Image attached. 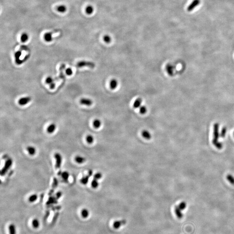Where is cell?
Segmentation results:
<instances>
[{"label": "cell", "mask_w": 234, "mask_h": 234, "mask_svg": "<svg viewBox=\"0 0 234 234\" xmlns=\"http://www.w3.org/2000/svg\"><path fill=\"white\" fill-rule=\"evenodd\" d=\"M142 102V99L141 98H138L134 101L133 104V107L134 109H138L140 108Z\"/></svg>", "instance_id": "ac0fdd59"}, {"label": "cell", "mask_w": 234, "mask_h": 234, "mask_svg": "<svg viewBox=\"0 0 234 234\" xmlns=\"http://www.w3.org/2000/svg\"><path fill=\"white\" fill-rule=\"evenodd\" d=\"M61 177L64 180L67 181L69 177V174L67 171L63 172L61 173Z\"/></svg>", "instance_id": "83f0119b"}, {"label": "cell", "mask_w": 234, "mask_h": 234, "mask_svg": "<svg viewBox=\"0 0 234 234\" xmlns=\"http://www.w3.org/2000/svg\"><path fill=\"white\" fill-rule=\"evenodd\" d=\"M75 160L78 164H82L85 162L86 159L81 156H76L75 157Z\"/></svg>", "instance_id": "d6986e66"}, {"label": "cell", "mask_w": 234, "mask_h": 234, "mask_svg": "<svg viewBox=\"0 0 234 234\" xmlns=\"http://www.w3.org/2000/svg\"><path fill=\"white\" fill-rule=\"evenodd\" d=\"M26 150L28 152L29 154L31 156H34L36 154V149L34 147L29 146L26 148Z\"/></svg>", "instance_id": "9a60e30c"}, {"label": "cell", "mask_w": 234, "mask_h": 234, "mask_svg": "<svg viewBox=\"0 0 234 234\" xmlns=\"http://www.w3.org/2000/svg\"><path fill=\"white\" fill-rule=\"evenodd\" d=\"M54 82V79L52 78L50 76L48 77L46 79V83L47 84L49 85L51 89H53L55 87V83Z\"/></svg>", "instance_id": "ba28073f"}, {"label": "cell", "mask_w": 234, "mask_h": 234, "mask_svg": "<svg viewBox=\"0 0 234 234\" xmlns=\"http://www.w3.org/2000/svg\"><path fill=\"white\" fill-rule=\"evenodd\" d=\"M32 225L34 228H39L40 226L39 221L37 219H35L32 221Z\"/></svg>", "instance_id": "1f68e13d"}, {"label": "cell", "mask_w": 234, "mask_h": 234, "mask_svg": "<svg viewBox=\"0 0 234 234\" xmlns=\"http://www.w3.org/2000/svg\"><path fill=\"white\" fill-rule=\"evenodd\" d=\"M178 207H179V208L181 210H183L186 208V204L185 202H182L180 203Z\"/></svg>", "instance_id": "8d00e7d4"}, {"label": "cell", "mask_w": 234, "mask_h": 234, "mask_svg": "<svg viewBox=\"0 0 234 234\" xmlns=\"http://www.w3.org/2000/svg\"><path fill=\"white\" fill-rule=\"evenodd\" d=\"M142 136L146 139L150 140L151 138V134L147 130H143L142 132Z\"/></svg>", "instance_id": "e0dca14e"}, {"label": "cell", "mask_w": 234, "mask_h": 234, "mask_svg": "<svg viewBox=\"0 0 234 234\" xmlns=\"http://www.w3.org/2000/svg\"><path fill=\"white\" fill-rule=\"evenodd\" d=\"M88 174H89V175H89V177H91V176H92V175L93 172H92V171L91 170H89V171Z\"/></svg>", "instance_id": "7bdbcfd3"}, {"label": "cell", "mask_w": 234, "mask_h": 234, "mask_svg": "<svg viewBox=\"0 0 234 234\" xmlns=\"http://www.w3.org/2000/svg\"><path fill=\"white\" fill-rule=\"evenodd\" d=\"M212 143L215 146L219 149H221L223 148V144L221 142H219L218 140H212Z\"/></svg>", "instance_id": "d4e9b609"}, {"label": "cell", "mask_w": 234, "mask_h": 234, "mask_svg": "<svg viewBox=\"0 0 234 234\" xmlns=\"http://www.w3.org/2000/svg\"><path fill=\"white\" fill-rule=\"evenodd\" d=\"M103 40L105 42L107 43H109L111 42V38L109 35H105L103 37Z\"/></svg>", "instance_id": "d590c367"}, {"label": "cell", "mask_w": 234, "mask_h": 234, "mask_svg": "<svg viewBox=\"0 0 234 234\" xmlns=\"http://www.w3.org/2000/svg\"><path fill=\"white\" fill-rule=\"evenodd\" d=\"M98 180L94 179L92 181L91 183V185L93 188L96 189L98 187V186H99V183H98Z\"/></svg>", "instance_id": "d6a6232c"}, {"label": "cell", "mask_w": 234, "mask_h": 234, "mask_svg": "<svg viewBox=\"0 0 234 234\" xmlns=\"http://www.w3.org/2000/svg\"><path fill=\"white\" fill-rule=\"evenodd\" d=\"M66 65L64 64H62L60 66V75L59 76H58L57 78L59 80L60 79H63L65 78V75L64 74V70L65 69Z\"/></svg>", "instance_id": "30bf717a"}, {"label": "cell", "mask_w": 234, "mask_h": 234, "mask_svg": "<svg viewBox=\"0 0 234 234\" xmlns=\"http://www.w3.org/2000/svg\"><path fill=\"white\" fill-rule=\"evenodd\" d=\"M94 8L93 6L91 5H88L85 8V12L86 14L88 15H91L94 12Z\"/></svg>", "instance_id": "ffe728a7"}, {"label": "cell", "mask_w": 234, "mask_h": 234, "mask_svg": "<svg viewBox=\"0 0 234 234\" xmlns=\"http://www.w3.org/2000/svg\"><path fill=\"white\" fill-rule=\"evenodd\" d=\"M57 11L60 13H64L67 11V7L64 4H61L57 6Z\"/></svg>", "instance_id": "4fadbf2b"}, {"label": "cell", "mask_w": 234, "mask_h": 234, "mask_svg": "<svg viewBox=\"0 0 234 234\" xmlns=\"http://www.w3.org/2000/svg\"><path fill=\"white\" fill-rule=\"evenodd\" d=\"M95 65L94 63L90 61H81L77 63V66L79 68L83 67H88L90 68H94Z\"/></svg>", "instance_id": "6da1fadb"}, {"label": "cell", "mask_w": 234, "mask_h": 234, "mask_svg": "<svg viewBox=\"0 0 234 234\" xmlns=\"http://www.w3.org/2000/svg\"><path fill=\"white\" fill-rule=\"evenodd\" d=\"M118 85V82L116 79H112L109 83L110 88L112 90H114L116 89Z\"/></svg>", "instance_id": "7c38bea8"}, {"label": "cell", "mask_w": 234, "mask_h": 234, "mask_svg": "<svg viewBox=\"0 0 234 234\" xmlns=\"http://www.w3.org/2000/svg\"><path fill=\"white\" fill-rule=\"evenodd\" d=\"M219 137V125L218 124H214L213 129V140H218Z\"/></svg>", "instance_id": "5b68a950"}, {"label": "cell", "mask_w": 234, "mask_h": 234, "mask_svg": "<svg viewBox=\"0 0 234 234\" xmlns=\"http://www.w3.org/2000/svg\"><path fill=\"white\" fill-rule=\"evenodd\" d=\"M227 179L228 182L232 185H234V177L230 174H228L227 176Z\"/></svg>", "instance_id": "836d02e7"}, {"label": "cell", "mask_w": 234, "mask_h": 234, "mask_svg": "<svg viewBox=\"0 0 234 234\" xmlns=\"http://www.w3.org/2000/svg\"><path fill=\"white\" fill-rule=\"evenodd\" d=\"M62 192H58L56 194V198L57 199H60V197L62 196Z\"/></svg>", "instance_id": "b9f144b4"}, {"label": "cell", "mask_w": 234, "mask_h": 234, "mask_svg": "<svg viewBox=\"0 0 234 234\" xmlns=\"http://www.w3.org/2000/svg\"><path fill=\"white\" fill-rule=\"evenodd\" d=\"M12 164V160L11 159H8L7 160L6 163H5V165L4 166V167H3V169L2 170L1 172V174L2 175H4L6 174V172L8 171L9 169L10 168Z\"/></svg>", "instance_id": "277c9868"}, {"label": "cell", "mask_w": 234, "mask_h": 234, "mask_svg": "<svg viewBox=\"0 0 234 234\" xmlns=\"http://www.w3.org/2000/svg\"><path fill=\"white\" fill-rule=\"evenodd\" d=\"M81 215L83 218L86 219L88 217L89 215V210L87 209L84 208L81 211Z\"/></svg>", "instance_id": "4316f807"}, {"label": "cell", "mask_w": 234, "mask_h": 234, "mask_svg": "<svg viewBox=\"0 0 234 234\" xmlns=\"http://www.w3.org/2000/svg\"><path fill=\"white\" fill-rule=\"evenodd\" d=\"M29 35L26 33H23L20 36V40L22 43H25L29 40Z\"/></svg>", "instance_id": "44dd1931"}, {"label": "cell", "mask_w": 234, "mask_h": 234, "mask_svg": "<svg viewBox=\"0 0 234 234\" xmlns=\"http://www.w3.org/2000/svg\"><path fill=\"white\" fill-rule=\"evenodd\" d=\"M102 175L101 173H97L96 174H94V179L98 180L101 179L102 178Z\"/></svg>", "instance_id": "f35d334b"}, {"label": "cell", "mask_w": 234, "mask_h": 234, "mask_svg": "<svg viewBox=\"0 0 234 234\" xmlns=\"http://www.w3.org/2000/svg\"><path fill=\"white\" fill-rule=\"evenodd\" d=\"M89 177H90L89 176V175L86 176L85 177H83L81 179V180H80L81 183H82L83 185H86L88 183V182H89Z\"/></svg>", "instance_id": "f546056e"}, {"label": "cell", "mask_w": 234, "mask_h": 234, "mask_svg": "<svg viewBox=\"0 0 234 234\" xmlns=\"http://www.w3.org/2000/svg\"><path fill=\"white\" fill-rule=\"evenodd\" d=\"M54 158L56 159V167L60 168L62 162V157L60 153H57L54 154Z\"/></svg>", "instance_id": "3957f363"}, {"label": "cell", "mask_w": 234, "mask_h": 234, "mask_svg": "<svg viewBox=\"0 0 234 234\" xmlns=\"http://www.w3.org/2000/svg\"><path fill=\"white\" fill-rule=\"evenodd\" d=\"M43 38L46 42H50L53 40V34L51 32H47L44 34Z\"/></svg>", "instance_id": "8fae6325"}, {"label": "cell", "mask_w": 234, "mask_h": 234, "mask_svg": "<svg viewBox=\"0 0 234 234\" xmlns=\"http://www.w3.org/2000/svg\"><path fill=\"white\" fill-rule=\"evenodd\" d=\"M80 102L82 105L86 106H91L92 105L93 102L92 100L86 98H82L80 101Z\"/></svg>", "instance_id": "9c48e42d"}, {"label": "cell", "mask_w": 234, "mask_h": 234, "mask_svg": "<svg viewBox=\"0 0 234 234\" xmlns=\"http://www.w3.org/2000/svg\"><path fill=\"white\" fill-rule=\"evenodd\" d=\"M200 2V0H193L191 4L188 6L187 8V11H191L196 6L199 5Z\"/></svg>", "instance_id": "52a82bcc"}, {"label": "cell", "mask_w": 234, "mask_h": 234, "mask_svg": "<svg viewBox=\"0 0 234 234\" xmlns=\"http://www.w3.org/2000/svg\"><path fill=\"white\" fill-rule=\"evenodd\" d=\"M166 71L167 72V73L170 75H173V66H172L171 64H167L166 67Z\"/></svg>", "instance_id": "7402d4cb"}, {"label": "cell", "mask_w": 234, "mask_h": 234, "mask_svg": "<svg viewBox=\"0 0 234 234\" xmlns=\"http://www.w3.org/2000/svg\"><path fill=\"white\" fill-rule=\"evenodd\" d=\"M175 211L177 217L179 219H181L183 216V213L181 212V210L178 206H176L175 208Z\"/></svg>", "instance_id": "cb8c5ba5"}, {"label": "cell", "mask_w": 234, "mask_h": 234, "mask_svg": "<svg viewBox=\"0 0 234 234\" xmlns=\"http://www.w3.org/2000/svg\"></svg>", "instance_id": "ee69618b"}, {"label": "cell", "mask_w": 234, "mask_h": 234, "mask_svg": "<svg viewBox=\"0 0 234 234\" xmlns=\"http://www.w3.org/2000/svg\"><path fill=\"white\" fill-rule=\"evenodd\" d=\"M56 129V125L54 124H51L47 128V132L49 134L53 133Z\"/></svg>", "instance_id": "2e32d148"}, {"label": "cell", "mask_w": 234, "mask_h": 234, "mask_svg": "<svg viewBox=\"0 0 234 234\" xmlns=\"http://www.w3.org/2000/svg\"><path fill=\"white\" fill-rule=\"evenodd\" d=\"M37 198H38V196L37 194H33L29 197V201L30 203H34L37 200Z\"/></svg>", "instance_id": "f1b7e54d"}, {"label": "cell", "mask_w": 234, "mask_h": 234, "mask_svg": "<svg viewBox=\"0 0 234 234\" xmlns=\"http://www.w3.org/2000/svg\"><path fill=\"white\" fill-rule=\"evenodd\" d=\"M31 100V98L30 97H23L19 99L18 101V103L20 105L24 106L26 105L27 103H28Z\"/></svg>", "instance_id": "8992f818"}, {"label": "cell", "mask_w": 234, "mask_h": 234, "mask_svg": "<svg viewBox=\"0 0 234 234\" xmlns=\"http://www.w3.org/2000/svg\"><path fill=\"white\" fill-rule=\"evenodd\" d=\"M22 54V50L20 49L15 52L14 53V57L16 63L17 65H20L23 63V61L25 60H21L20 57Z\"/></svg>", "instance_id": "7a4b0ae2"}, {"label": "cell", "mask_w": 234, "mask_h": 234, "mask_svg": "<svg viewBox=\"0 0 234 234\" xmlns=\"http://www.w3.org/2000/svg\"><path fill=\"white\" fill-rule=\"evenodd\" d=\"M101 125H102L101 121L99 119H95L93 122V125L95 128H99L101 126Z\"/></svg>", "instance_id": "484cf974"}, {"label": "cell", "mask_w": 234, "mask_h": 234, "mask_svg": "<svg viewBox=\"0 0 234 234\" xmlns=\"http://www.w3.org/2000/svg\"><path fill=\"white\" fill-rule=\"evenodd\" d=\"M126 222L125 220H122V221H116L114 223H113V227L115 229H118L121 226H122L123 224H125V223Z\"/></svg>", "instance_id": "5bb4252c"}, {"label": "cell", "mask_w": 234, "mask_h": 234, "mask_svg": "<svg viewBox=\"0 0 234 234\" xmlns=\"http://www.w3.org/2000/svg\"><path fill=\"white\" fill-rule=\"evenodd\" d=\"M226 132H227V129L226 128H223L221 131L220 135V136L222 137H225L226 134Z\"/></svg>", "instance_id": "74e56055"}, {"label": "cell", "mask_w": 234, "mask_h": 234, "mask_svg": "<svg viewBox=\"0 0 234 234\" xmlns=\"http://www.w3.org/2000/svg\"><path fill=\"white\" fill-rule=\"evenodd\" d=\"M139 111L140 114H145L147 112V108L145 106H141L140 107Z\"/></svg>", "instance_id": "e575fe53"}, {"label": "cell", "mask_w": 234, "mask_h": 234, "mask_svg": "<svg viewBox=\"0 0 234 234\" xmlns=\"http://www.w3.org/2000/svg\"><path fill=\"white\" fill-rule=\"evenodd\" d=\"M55 199H57L56 198H54V197H52V198H51L50 199H49L48 200V202L47 203V204H51V203H55L56 202H55Z\"/></svg>", "instance_id": "60d3db41"}, {"label": "cell", "mask_w": 234, "mask_h": 234, "mask_svg": "<svg viewBox=\"0 0 234 234\" xmlns=\"http://www.w3.org/2000/svg\"><path fill=\"white\" fill-rule=\"evenodd\" d=\"M86 140L88 143L91 144L93 142L94 139L93 137L91 135H88L86 137Z\"/></svg>", "instance_id": "4dcf8cb0"}, {"label": "cell", "mask_w": 234, "mask_h": 234, "mask_svg": "<svg viewBox=\"0 0 234 234\" xmlns=\"http://www.w3.org/2000/svg\"><path fill=\"white\" fill-rule=\"evenodd\" d=\"M10 234H16V228L14 224H11L9 226Z\"/></svg>", "instance_id": "603a6c76"}, {"label": "cell", "mask_w": 234, "mask_h": 234, "mask_svg": "<svg viewBox=\"0 0 234 234\" xmlns=\"http://www.w3.org/2000/svg\"><path fill=\"white\" fill-rule=\"evenodd\" d=\"M66 73L68 75H71L72 74L73 72L71 68H68L66 69Z\"/></svg>", "instance_id": "ab89813d"}]
</instances>
